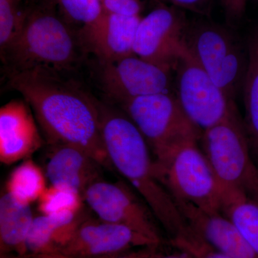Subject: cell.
Here are the masks:
<instances>
[{
  "mask_svg": "<svg viewBox=\"0 0 258 258\" xmlns=\"http://www.w3.org/2000/svg\"><path fill=\"white\" fill-rule=\"evenodd\" d=\"M120 105L147 141L154 159L176 141L203 134L188 118L178 98L168 92L139 97Z\"/></svg>",
  "mask_w": 258,
  "mask_h": 258,
  "instance_id": "cell-7",
  "label": "cell"
},
{
  "mask_svg": "<svg viewBox=\"0 0 258 258\" xmlns=\"http://www.w3.org/2000/svg\"><path fill=\"white\" fill-rule=\"evenodd\" d=\"M170 241L175 248L194 258H230L212 247L190 226L184 233L172 237Z\"/></svg>",
  "mask_w": 258,
  "mask_h": 258,
  "instance_id": "cell-24",
  "label": "cell"
},
{
  "mask_svg": "<svg viewBox=\"0 0 258 258\" xmlns=\"http://www.w3.org/2000/svg\"><path fill=\"white\" fill-rule=\"evenodd\" d=\"M184 254V253H183ZM155 258H194L188 254H184V255H166L161 256V257H157Z\"/></svg>",
  "mask_w": 258,
  "mask_h": 258,
  "instance_id": "cell-29",
  "label": "cell"
},
{
  "mask_svg": "<svg viewBox=\"0 0 258 258\" xmlns=\"http://www.w3.org/2000/svg\"><path fill=\"white\" fill-rule=\"evenodd\" d=\"M77 39L63 22L48 12L28 15L21 35L3 57L11 71L42 69L61 73L79 59Z\"/></svg>",
  "mask_w": 258,
  "mask_h": 258,
  "instance_id": "cell-6",
  "label": "cell"
},
{
  "mask_svg": "<svg viewBox=\"0 0 258 258\" xmlns=\"http://www.w3.org/2000/svg\"><path fill=\"white\" fill-rule=\"evenodd\" d=\"M185 45L214 83L235 101L247 75V43L243 45L232 28L201 19L189 23Z\"/></svg>",
  "mask_w": 258,
  "mask_h": 258,
  "instance_id": "cell-5",
  "label": "cell"
},
{
  "mask_svg": "<svg viewBox=\"0 0 258 258\" xmlns=\"http://www.w3.org/2000/svg\"><path fill=\"white\" fill-rule=\"evenodd\" d=\"M103 166L79 148L52 145L45 166L50 185L68 188L84 195L90 186L101 180Z\"/></svg>",
  "mask_w": 258,
  "mask_h": 258,
  "instance_id": "cell-15",
  "label": "cell"
},
{
  "mask_svg": "<svg viewBox=\"0 0 258 258\" xmlns=\"http://www.w3.org/2000/svg\"><path fill=\"white\" fill-rule=\"evenodd\" d=\"M11 1L17 2V1H18V0H11Z\"/></svg>",
  "mask_w": 258,
  "mask_h": 258,
  "instance_id": "cell-31",
  "label": "cell"
},
{
  "mask_svg": "<svg viewBox=\"0 0 258 258\" xmlns=\"http://www.w3.org/2000/svg\"><path fill=\"white\" fill-rule=\"evenodd\" d=\"M188 25L184 10L171 5H159L141 20L134 53L169 72L175 71L186 51L185 34Z\"/></svg>",
  "mask_w": 258,
  "mask_h": 258,
  "instance_id": "cell-8",
  "label": "cell"
},
{
  "mask_svg": "<svg viewBox=\"0 0 258 258\" xmlns=\"http://www.w3.org/2000/svg\"><path fill=\"white\" fill-rule=\"evenodd\" d=\"M83 200L98 218L125 226L153 242H159L157 218L134 190L123 183L96 181L86 190Z\"/></svg>",
  "mask_w": 258,
  "mask_h": 258,
  "instance_id": "cell-10",
  "label": "cell"
},
{
  "mask_svg": "<svg viewBox=\"0 0 258 258\" xmlns=\"http://www.w3.org/2000/svg\"><path fill=\"white\" fill-rule=\"evenodd\" d=\"M175 71L176 98L188 118L202 132L220 123L228 115L235 101L227 98L187 49Z\"/></svg>",
  "mask_w": 258,
  "mask_h": 258,
  "instance_id": "cell-9",
  "label": "cell"
},
{
  "mask_svg": "<svg viewBox=\"0 0 258 258\" xmlns=\"http://www.w3.org/2000/svg\"><path fill=\"white\" fill-rule=\"evenodd\" d=\"M221 212L258 254V202L240 193L225 194Z\"/></svg>",
  "mask_w": 258,
  "mask_h": 258,
  "instance_id": "cell-20",
  "label": "cell"
},
{
  "mask_svg": "<svg viewBox=\"0 0 258 258\" xmlns=\"http://www.w3.org/2000/svg\"><path fill=\"white\" fill-rule=\"evenodd\" d=\"M66 15L85 26L91 25L103 13L100 0H57Z\"/></svg>",
  "mask_w": 258,
  "mask_h": 258,
  "instance_id": "cell-25",
  "label": "cell"
},
{
  "mask_svg": "<svg viewBox=\"0 0 258 258\" xmlns=\"http://www.w3.org/2000/svg\"><path fill=\"white\" fill-rule=\"evenodd\" d=\"M35 217L30 205L17 202L5 191L0 199V237L5 245L25 247Z\"/></svg>",
  "mask_w": 258,
  "mask_h": 258,
  "instance_id": "cell-19",
  "label": "cell"
},
{
  "mask_svg": "<svg viewBox=\"0 0 258 258\" xmlns=\"http://www.w3.org/2000/svg\"><path fill=\"white\" fill-rule=\"evenodd\" d=\"M102 134L113 169L128 181L171 238L187 230L175 201L158 179L143 135L126 114L101 107Z\"/></svg>",
  "mask_w": 258,
  "mask_h": 258,
  "instance_id": "cell-2",
  "label": "cell"
},
{
  "mask_svg": "<svg viewBox=\"0 0 258 258\" xmlns=\"http://www.w3.org/2000/svg\"><path fill=\"white\" fill-rule=\"evenodd\" d=\"M247 1L248 0H222L226 20L230 28H233L243 17Z\"/></svg>",
  "mask_w": 258,
  "mask_h": 258,
  "instance_id": "cell-28",
  "label": "cell"
},
{
  "mask_svg": "<svg viewBox=\"0 0 258 258\" xmlns=\"http://www.w3.org/2000/svg\"><path fill=\"white\" fill-rule=\"evenodd\" d=\"M102 66L103 87L120 104L139 97L167 93L171 86V72L136 55Z\"/></svg>",
  "mask_w": 258,
  "mask_h": 258,
  "instance_id": "cell-11",
  "label": "cell"
},
{
  "mask_svg": "<svg viewBox=\"0 0 258 258\" xmlns=\"http://www.w3.org/2000/svg\"><path fill=\"white\" fill-rule=\"evenodd\" d=\"M26 103L13 100L0 109V161L3 164L28 159L41 147V137Z\"/></svg>",
  "mask_w": 258,
  "mask_h": 258,
  "instance_id": "cell-13",
  "label": "cell"
},
{
  "mask_svg": "<svg viewBox=\"0 0 258 258\" xmlns=\"http://www.w3.org/2000/svg\"><path fill=\"white\" fill-rule=\"evenodd\" d=\"M100 1H101H101H102V0H100Z\"/></svg>",
  "mask_w": 258,
  "mask_h": 258,
  "instance_id": "cell-32",
  "label": "cell"
},
{
  "mask_svg": "<svg viewBox=\"0 0 258 258\" xmlns=\"http://www.w3.org/2000/svg\"><path fill=\"white\" fill-rule=\"evenodd\" d=\"M77 243L93 255L113 253L133 244L154 243L125 226L86 217L75 232Z\"/></svg>",
  "mask_w": 258,
  "mask_h": 258,
  "instance_id": "cell-16",
  "label": "cell"
},
{
  "mask_svg": "<svg viewBox=\"0 0 258 258\" xmlns=\"http://www.w3.org/2000/svg\"><path fill=\"white\" fill-rule=\"evenodd\" d=\"M82 195L68 189L50 185L37 200L42 215H52L64 212H78L83 209Z\"/></svg>",
  "mask_w": 258,
  "mask_h": 258,
  "instance_id": "cell-22",
  "label": "cell"
},
{
  "mask_svg": "<svg viewBox=\"0 0 258 258\" xmlns=\"http://www.w3.org/2000/svg\"><path fill=\"white\" fill-rule=\"evenodd\" d=\"M118 258H130V257H118Z\"/></svg>",
  "mask_w": 258,
  "mask_h": 258,
  "instance_id": "cell-30",
  "label": "cell"
},
{
  "mask_svg": "<svg viewBox=\"0 0 258 258\" xmlns=\"http://www.w3.org/2000/svg\"><path fill=\"white\" fill-rule=\"evenodd\" d=\"M15 3L0 0V49L3 58L21 35L28 16L17 8Z\"/></svg>",
  "mask_w": 258,
  "mask_h": 258,
  "instance_id": "cell-23",
  "label": "cell"
},
{
  "mask_svg": "<svg viewBox=\"0 0 258 258\" xmlns=\"http://www.w3.org/2000/svg\"><path fill=\"white\" fill-rule=\"evenodd\" d=\"M188 225L197 233L230 258H258V254L234 224L220 212H209L189 203L176 201Z\"/></svg>",
  "mask_w": 258,
  "mask_h": 258,
  "instance_id": "cell-14",
  "label": "cell"
},
{
  "mask_svg": "<svg viewBox=\"0 0 258 258\" xmlns=\"http://www.w3.org/2000/svg\"><path fill=\"white\" fill-rule=\"evenodd\" d=\"M83 209L78 212H64L34 218L25 241V248L40 251L46 248L59 235L76 232L80 224L87 216Z\"/></svg>",
  "mask_w": 258,
  "mask_h": 258,
  "instance_id": "cell-18",
  "label": "cell"
},
{
  "mask_svg": "<svg viewBox=\"0 0 258 258\" xmlns=\"http://www.w3.org/2000/svg\"><path fill=\"white\" fill-rule=\"evenodd\" d=\"M45 178L42 169L33 161L27 159L10 174L6 191L18 203L30 205L46 189Z\"/></svg>",
  "mask_w": 258,
  "mask_h": 258,
  "instance_id": "cell-21",
  "label": "cell"
},
{
  "mask_svg": "<svg viewBox=\"0 0 258 258\" xmlns=\"http://www.w3.org/2000/svg\"><path fill=\"white\" fill-rule=\"evenodd\" d=\"M8 84L31 106L49 144L79 148L113 170L102 134L101 106L77 85L42 69L11 71Z\"/></svg>",
  "mask_w": 258,
  "mask_h": 258,
  "instance_id": "cell-1",
  "label": "cell"
},
{
  "mask_svg": "<svg viewBox=\"0 0 258 258\" xmlns=\"http://www.w3.org/2000/svg\"><path fill=\"white\" fill-rule=\"evenodd\" d=\"M201 139L222 197L240 193L258 202V167L236 104L222 121L204 131Z\"/></svg>",
  "mask_w": 258,
  "mask_h": 258,
  "instance_id": "cell-4",
  "label": "cell"
},
{
  "mask_svg": "<svg viewBox=\"0 0 258 258\" xmlns=\"http://www.w3.org/2000/svg\"><path fill=\"white\" fill-rule=\"evenodd\" d=\"M247 47L249 64L243 86V121L251 153L258 167V28L251 32Z\"/></svg>",
  "mask_w": 258,
  "mask_h": 258,
  "instance_id": "cell-17",
  "label": "cell"
},
{
  "mask_svg": "<svg viewBox=\"0 0 258 258\" xmlns=\"http://www.w3.org/2000/svg\"><path fill=\"white\" fill-rule=\"evenodd\" d=\"M161 4L171 5L205 18H209L213 8L214 0H158Z\"/></svg>",
  "mask_w": 258,
  "mask_h": 258,
  "instance_id": "cell-27",
  "label": "cell"
},
{
  "mask_svg": "<svg viewBox=\"0 0 258 258\" xmlns=\"http://www.w3.org/2000/svg\"><path fill=\"white\" fill-rule=\"evenodd\" d=\"M201 137L190 135L176 141L154 159V169L174 200L222 213L221 188L208 158L198 147Z\"/></svg>",
  "mask_w": 258,
  "mask_h": 258,
  "instance_id": "cell-3",
  "label": "cell"
},
{
  "mask_svg": "<svg viewBox=\"0 0 258 258\" xmlns=\"http://www.w3.org/2000/svg\"><path fill=\"white\" fill-rule=\"evenodd\" d=\"M142 18L103 12L95 23L84 26L81 39L102 64L119 60L135 55L134 40Z\"/></svg>",
  "mask_w": 258,
  "mask_h": 258,
  "instance_id": "cell-12",
  "label": "cell"
},
{
  "mask_svg": "<svg viewBox=\"0 0 258 258\" xmlns=\"http://www.w3.org/2000/svg\"><path fill=\"white\" fill-rule=\"evenodd\" d=\"M105 13L126 16L140 15L142 0H102Z\"/></svg>",
  "mask_w": 258,
  "mask_h": 258,
  "instance_id": "cell-26",
  "label": "cell"
}]
</instances>
